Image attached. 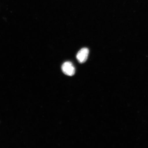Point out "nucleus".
Here are the masks:
<instances>
[{
    "label": "nucleus",
    "mask_w": 148,
    "mask_h": 148,
    "mask_svg": "<svg viewBox=\"0 0 148 148\" xmlns=\"http://www.w3.org/2000/svg\"><path fill=\"white\" fill-rule=\"evenodd\" d=\"M62 69L65 75L69 76H73L75 73V68L71 62H67L64 63L62 65Z\"/></svg>",
    "instance_id": "f257e3e1"
},
{
    "label": "nucleus",
    "mask_w": 148,
    "mask_h": 148,
    "mask_svg": "<svg viewBox=\"0 0 148 148\" xmlns=\"http://www.w3.org/2000/svg\"><path fill=\"white\" fill-rule=\"evenodd\" d=\"M89 49L87 48H83L79 50L77 55V59L79 63H84L87 60Z\"/></svg>",
    "instance_id": "f03ea898"
}]
</instances>
